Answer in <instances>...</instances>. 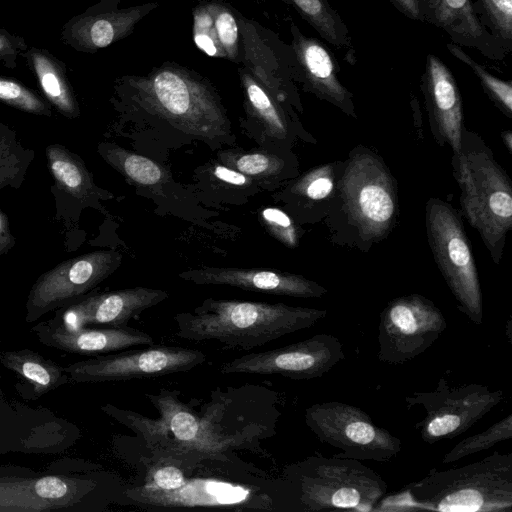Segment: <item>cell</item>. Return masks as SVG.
<instances>
[{"label": "cell", "instance_id": "6da1fadb", "mask_svg": "<svg viewBox=\"0 0 512 512\" xmlns=\"http://www.w3.org/2000/svg\"><path fill=\"white\" fill-rule=\"evenodd\" d=\"M325 309L285 303L207 298L190 311L174 315L176 335L190 341H217L248 350L324 319Z\"/></svg>", "mask_w": 512, "mask_h": 512}, {"label": "cell", "instance_id": "7a4b0ae2", "mask_svg": "<svg viewBox=\"0 0 512 512\" xmlns=\"http://www.w3.org/2000/svg\"><path fill=\"white\" fill-rule=\"evenodd\" d=\"M452 169L460 188V206L495 264H499L512 228V184L481 137L464 127Z\"/></svg>", "mask_w": 512, "mask_h": 512}, {"label": "cell", "instance_id": "3957f363", "mask_svg": "<svg viewBox=\"0 0 512 512\" xmlns=\"http://www.w3.org/2000/svg\"><path fill=\"white\" fill-rule=\"evenodd\" d=\"M132 99L181 130L210 139L229 131V120L211 83L176 64L126 78Z\"/></svg>", "mask_w": 512, "mask_h": 512}, {"label": "cell", "instance_id": "277c9868", "mask_svg": "<svg viewBox=\"0 0 512 512\" xmlns=\"http://www.w3.org/2000/svg\"><path fill=\"white\" fill-rule=\"evenodd\" d=\"M420 505L444 512H511L512 454L494 452L447 470H431L408 485Z\"/></svg>", "mask_w": 512, "mask_h": 512}, {"label": "cell", "instance_id": "5b68a950", "mask_svg": "<svg viewBox=\"0 0 512 512\" xmlns=\"http://www.w3.org/2000/svg\"><path fill=\"white\" fill-rule=\"evenodd\" d=\"M288 479L305 511H371L387 491L373 469L339 456H310L290 467Z\"/></svg>", "mask_w": 512, "mask_h": 512}, {"label": "cell", "instance_id": "8992f818", "mask_svg": "<svg viewBox=\"0 0 512 512\" xmlns=\"http://www.w3.org/2000/svg\"><path fill=\"white\" fill-rule=\"evenodd\" d=\"M430 248L458 310L475 325L483 322V300L472 249L457 211L430 198L426 204Z\"/></svg>", "mask_w": 512, "mask_h": 512}, {"label": "cell", "instance_id": "52a82bcc", "mask_svg": "<svg viewBox=\"0 0 512 512\" xmlns=\"http://www.w3.org/2000/svg\"><path fill=\"white\" fill-rule=\"evenodd\" d=\"M339 190L348 218L368 243L383 239L396 216L397 197L393 178L382 161L369 151L348 161Z\"/></svg>", "mask_w": 512, "mask_h": 512}, {"label": "cell", "instance_id": "ba28073f", "mask_svg": "<svg viewBox=\"0 0 512 512\" xmlns=\"http://www.w3.org/2000/svg\"><path fill=\"white\" fill-rule=\"evenodd\" d=\"M305 423L320 442L341 450L339 457L387 462L402 449L401 440L375 424L362 409L339 401L305 410Z\"/></svg>", "mask_w": 512, "mask_h": 512}, {"label": "cell", "instance_id": "9c48e42d", "mask_svg": "<svg viewBox=\"0 0 512 512\" xmlns=\"http://www.w3.org/2000/svg\"><path fill=\"white\" fill-rule=\"evenodd\" d=\"M503 399L500 389L479 383L452 387L441 377L433 391L414 392L404 402L408 409L420 406L425 411L415 428L424 442L434 444L465 433Z\"/></svg>", "mask_w": 512, "mask_h": 512}, {"label": "cell", "instance_id": "30bf717a", "mask_svg": "<svg viewBox=\"0 0 512 512\" xmlns=\"http://www.w3.org/2000/svg\"><path fill=\"white\" fill-rule=\"evenodd\" d=\"M446 328L443 313L428 298L397 297L380 313L377 357L388 364L410 361L429 349Z\"/></svg>", "mask_w": 512, "mask_h": 512}, {"label": "cell", "instance_id": "8fae6325", "mask_svg": "<svg viewBox=\"0 0 512 512\" xmlns=\"http://www.w3.org/2000/svg\"><path fill=\"white\" fill-rule=\"evenodd\" d=\"M121 261V254L117 251H94L63 261L43 273L29 291L25 321L34 322L51 311L84 298L117 270Z\"/></svg>", "mask_w": 512, "mask_h": 512}, {"label": "cell", "instance_id": "7c38bea8", "mask_svg": "<svg viewBox=\"0 0 512 512\" xmlns=\"http://www.w3.org/2000/svg\"><path fill=\"white\" fill-rule=\"evenodd\" d=\"M206 355L200 350L153 346L98 355L64 366L73 383H97L131 379L157 378L185 372L204 363Z\"/></svg>", "mask_w": 512, "mask_h": 512}, {"label": "cell", "instance_id": "4fadbf2b", "mask_svg": "<svg viewBox=\"0 0 512 512\" xmlns=\"http://www.w3.org/2000/svg\"><path fill=\"white\" fill-rule=\"evenodd\" d=\"M345 359L343 344L330 334L234 358L220 366L222 374L280 375L293 380L322 377Z\"/></svg>", "mask_w": 512, "mask_h": 512}, {"label": "cell", "instance_id": "5bb4252c", "mask_svg": "<svg viewBox=\"0 0 512 512\" xmlns=\"http://www.w3.org/2000/svg\"><path fill=\"white\" fill-rule=\"evenodd\" d=\"M96 486L85 476L8 473L0 468V512L77 510Z\"/></svg>", "mask_w": 512, "mask_h": 512}, {"label": "cell", "instance_id": "9a60e30c", "mask_svg": "<svg viewBox=\"0 0 512 512\" xmlns=\"http://www.w3.org/2000/svg\"><path fill=\"white\" fill-rule=\"evenodd\" d=\"M292 50L298 78L306 91L356 117L353 94L340 82V67L332 51L320 40L291 26Z\"/></svg>", "mask_w": 512, "mask_h": 512}, {"label": "cell", "instance_id": "2e32d148", "mask_svg": "<svg viewBox=\"0 0 512 512\" xmlns=\"http://www.w3.org/2000/svg\"><path fill=\"white\" fill-rule=\"evenodd\" d=\"M167 298L168 293L160 289L125 288L85 296L59 309L55 318L71 326H126L131 318Z\"/></svg>", "mask_w": 512, "mask_h": 512}, {"label": "cell", "instance_id": "e0dca14e", "mask_svg": "<svg viewBox=\"0 0 512 512\" xmlns=\"http://www.w3.org/2000/svg\"><path fill=\"white\" fill-rule=\"evenodd\" d=\"M421 89L437 143L457 152L464 129L462 99L450 68L435 54L426 57Z\"/></svg>", "mask_w": 512, "mask_h": 512}, {"label": "cell", "instance_id": "ac0fdd59", "mask_svg": "<svg viewBox=\"0 0 512 512\" xmlns=\"http://www.w3.org/2000/svg\"><path fill=\"white\" fill-rule=\"evenodd\" d=\"M178 276L198 285H225L279 296L320 298L328 292L302 275L268 269L202 266Z\"/></svg>", "mask_w": 512, "mask_h": 512}, {"label": "cell", "instance_id": "d6986e66", "mask_svg": "<svg viewBox=\"0 0 512 512\" xmlns=\"http://www.w3.org/2000/svg\"><path fill=\"white\" fill-rule=\"evenodd\" d=\"M45 346L76 354H105L138 345H153L152 336L129 326H71L55 317L31 328Z\"/></svg>", "mask_w": 512, "mask_h": 512}, {"label": "cell", "instance_id": "ffe728a7", "mask_svg": "<svg viewBox=\"0 0 512 512\" xmlns=\"http://www.w3.org/2000/svg\"><path fill=\"white\" fill-rule=\"evenodd\" d=\"M426 22L445 31L452 43L476 49L490 60L502 61L508 54L482 25L471 0H438Z\"/></svg>", "mask_w": 512, "mask_h": 512}, {"label": "cell", "instance_id": "44dd1931", "mask_svg": "<svg viewBox=\"0 0 512 512\" xmlns=\"http://www.w3.org/2000/svg\"><path fill=\"white\" fill-rule=\"evenodd\" d=\"M133 501L154 506H227L246 503L249 491L241 486L214 480H192L169 492L151 491L142 487L127 490Z\"/></svg>", "mask_w": 512, "mask_h": 512}, {"label": "cell", "instance_id": "7402d4cb", "mask_svg": "<svg viewBox=\"0 0 512 512\" xmlns=\"http://www.w3.org/2000/svg\"><path fill=\"white\" fill-rule=\"evenodd\" d=\"M192 31L194 43L208 56L238 60V23L225 3L212 0L197 5L193 10Z\"/></svg>", "mask_w": 512, "mask_h": 512}, {"label": "cell", "instance_id": "603a6c76", "mask_svg": "<svg viewBox=\"0 0 512 512\" xmlns=\"http://www.w3.org/2000/svg\"><path fill=\"white\" fill-rule=\"evenodd\" d=\"M154 4L103 12L76 18L66 29L65 39L75 48L95 51L129 35Z\"/></svg>", "mask_w": 512, "mask_h": 512}, {"label": "cell", "instance_id": "cb8c5ba5", "mask_svg": "<svg viewBox=\"0 0 512 512\" xmlns=\"http://www.w3.org/2000/svg\"><path fill=\"white\" fill-rule=\"evenodd\" d=\"M25 408V406L17 408L7 401L1 386L0 372V454L18 448L23 451H39L32 440L38 443L44 452H49L50 449L56 450L54 444L41 438L42 435L47 436L48 432L44 430L47 424L40 423L42 418L40 412L29 408L21 413Z\"/></svg>", "mask_w": 512, "mask_h": 512}, {"label": "cell", "instance_id": "d4e9b609", "mask_svg": "<svg viewBox=\"0 0 512 512\" xmlns=\"http://www.w3.org/2000/svg\"><path fill=\"white\" fill-rule=\"evenodd\" d=\"M0 364L24 380L30 388L29 399L35 400L60 386L73 383L64 366L27 348L2 351Z\"/></svg>", "mask_w": 512, "mask_h": 512}, {"label": "cell", "instance_id": "484cf974", "mask_svg": "<svg viewBox=\"0 0 512 512\" xmlns=\"http://www.w3.org/2000/svg\"><path fill=\"white\" fill-rule=\"evenodd\" d=\"M28 58L49 102L65 117H78L79 106L66 77L63 63L47 51L37 48L29 50Z\"/></svg>", "mask_w": 512, "mask_h": 512}, {"label": "cell", "instance_id": "4316f807", "mask_svg": "<svg viewBox=\"0 0 512 512\" xmlns=\"http://www.w3.org/2000/svg\"><path fill=\"white\" fill-rule=\"evenodd\" d=\"M49 169L57 186L81 201L95 191L90 173L81 158L66 147L52 144L46 148Z\"/></svg>", "mask_w": 512, "mask_h": 512}, {"label": "cell", "instance_id": "83f0119b", "mask_svg": "<svg viewBox=\"0 0 512 512\" xmlns=\"http://www.w3.org/2000/svg\"><path fill=\"white\" fill-rule=\"evenodd\" d=\"M323 40L338 49L353 51L349 30L328 0H289Z\"/></svg>", "mask_w": 512, "mask_h": 512}, {"label": "cell", "instance_id": "f1b7e54d", "mask_svg": "<svg viewBox=\"0 0 512 512\" xmlns=\"http://www.w3.org/2000/svg\"><path fill=\"white\" fill-rule=\"evenodd\" d=\"M241 82L252 115L271 136L278 139L286 138L288 123L284 110L276 99L247 71L241 72Z\"/></svg>", "mask_w": 512, "mask_h": 512}, {"label": "cell", "instance_id": "f546056e", "mask_svg": "<svg viewBox=\"0 0 512 512\" xmlns=\"http://www.w3.org/2000/svg\"><path fill=\"white\" fill-rule=\"evenodd\" d=\"M99 152L110 165L133 183L151 186L163 181V169L147 157L104 144L99 146Z\"/></svg>", "mask_w": 512, "mask_h": 512}, {"label": "cell", "instance_id": "4dcf8cb0", "mask_svg": "<svg viewBox=\"0 0 512 512\" xmlns=\"http://www.w3.org/2000/svg\"><path fill=\"white\" fill-rule=\"evenodd\" d=\"M447 50L459 61L468 66L479 79L483 90L488 95L495 106L507 117H512V82L511 80H502L489 71L481 64L475 61L467 54L462 47L448 43Z\"/></svg>", "mask_w": 512, "mask_h": 512}, {"label": "cell", "instance_id": "1f68e13d", "mask_svg": "<svg viewBox=\"0 0 512 512\" xmlns=\"http://www.w3.org/2000/svg\"><path fill=\"white\" fill-rule=\"evenodd\" d=\"M512 438V414L507 415L488 429L469 436L457 443L442 458V464H450L464 457L489 449L497 443Z\"/></svg>", "mask_w": 512, "mask_h": 512}, {"label": "cell", "instance_id": "d6a6232c", "mask_svg": "<svg viewBox=\"0 0 512 512\" xmlns=\"http://www.w3.org/2000/svg\"><path fill=\"white\" fill-rule=\"evenodd\" d=\"M482 25L507 53L512 51V0H476Z\"/></svg>", "mask_w": 512, "mask_h": 512}, {"label": "cell", "instance_id": "836d02e7", "mask_svg": "<svg viewBox=\"0 0 512 512\" xmlns=\"http://www.w3.org/2000/svg\"><path fill=\"white\" fill-rule=\"evenodd\" d=\"M335 189V172L332 164L317 166L302 175L291 187L293 194L308 200L327 199Z\"/></svg>", "mask_w": 512, "mask_h": 512}, {"label": "cell", "instance_id": "e575fe53", "mask_svg": "<svg viewBox=\"0 0 512 512\" xmlns=\"http://www.w3.org/2000/svg\"><path fill=\"white\" fill-rule=\"evenodd\" d=\"M0 101L21 111L50 116L49 106L18 81L0 76Z\"/></svg>", "mask_w": 512, "mask_h": 512}, {"label": "cell", "instance_id": "d590c367", "mask_svg": "<svg viewBox=\"0 0 512 512\" xmlns=\"http://www.w3.org/2000/svg\"><path fill=\"white\" fill-rule=\"evenodd\" d=\"M229 167L248 177L269 178L282 171L284 162L274 155L251 152L231 157Z\"/></svg>", "mask_w": 512, "mask_h": 512}, {"label": "cell", "instance_id": "8d00e7d4", "mask_svg": "<svg viewBox=\"0 0 512 512\" xmlns=\"http://www.w3.org/2000/svg\"><path fill=\"white\" fill-rule=\"evenodd\" d=\"M187 480L188 478L178 465L161 463L149 471L147 481L141 487L151 491L169 492L181 488Z\"/></svg>", "mask_w": 512, "mask_h": 512}, {"label": "cell", "instance_id": "74e56055", "mask_svg": "<svg viewBox=\"0 0 512 512\" xmlns=\"http://www.w3.org/2000/svg\"><path fill=\"white\" fill-rule=\"evenodd\" d=\"M262 218L269 232L282 244L290 248L298 245L296 226L286 213L277 208H266Z\"/></svg>", "mask_w": 512, "mask_h": 512}, {"label": "cell", "instance_id": "f35d334b", "mask_svg": "<svg viewBox=\"0 0 512 512\" xmlns=\"http://www.w3.org/2000/svg\"><path fill=\"white\" fill-rule=\"evenodd\" d=\"M26 47L22 38L15 37L4 30H0V60L15 57L20 50Z\"/></svg>", "mask_w": 512, "mask_h": 512}, {"label": "cell", "instance_id": "ab89813d", "mask_svg": "<svg viewBox=\"0 0 512 512\" xmlns=\"http://www.w3.org/2000/svg\"><path fill=\"white\" fill-rule=\"evenodd\" d=\"M405 17L425 22V18L418 0H388Z\"/></svg>", "mask_w": 512, "mask_h": 512}, {"label": "cell", "instance_id": "60d3db41", "mask_svg": "<svg viewBox=\"0 0 512 512\" xmlns=\"http://www.w3.org/2000/svg\"><path fill=\"white\" fill-rule=\"evenodd\" d=\"M213 174L219 180L236 186H244L251 182L249 177L242 174L241 172L234 170L233 168L221 165H218L214 168Z\"/></svg>", "mask_w": 512, "mask_h": 512}, {"label": "cell", "instance_id": "b9f144b4", "mask_svg": "<svg viewBox=\"0 0 512 512\" xmlns=\"http://www.w3.org/2000/svg\"><path fill=\"white\" fill-rule=\"evenodd\" d=\"M15 244L7 216L0 209V255L7 253Z\"/></svg>", "mask_w": 512, "mask_h": 512}, {"label": "cell", "instance_id": "7bdbcfd3", "mask_svg": "<svg viewBox=\"0 0 512 512\" xmlns=\"http://www.w3.org/2000/svg\"><path fill=\"white\" fill-rule=\"evenodd\" d=\"M425 18V22L427 21V18L433 9V7L436 5L438 0H418Z\"/></svg>", "mask_w": 512, "mask_h": 512}, {"label": "cell", "instance_id": "ee69618b", "mask_svg": "<svg viewBox=\"0 0 512 512\" xmlns=\"http://www.w3.org/2000/svg\"><path fill=\"white\" fill-rule=\"evenodd\" d=\"M502 140L504 145L506 146L507 150L510 154H512V133L511 131H503L501 133Z\"/></svg>", "mask_w": 512, "mask_h": 512}]
</instances>
